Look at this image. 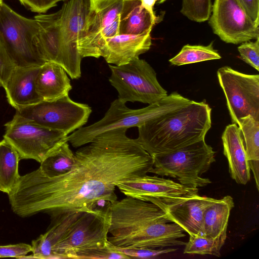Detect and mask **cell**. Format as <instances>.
Returning a JSON list of instances; mask_svg holds the SVG:
<instances>
[{"label":"cell","instance_id":"30bf717a","mask_svg":"<svg viewBox=\"0 0 259 259\" xmlns=\"http://www.w3.org/2000/svg\"><path fill=\"white\" fill-rule=\"evenodd\" d=\"M91 113L92 109L88 105L74 102L67 95L19 108L15 114L68 136L82 127Z\"/></svg>","mask_w":259,"mask_h":259},{"label":"cell","instance_id":"8992f818","mask_svg":"<svg viewBox=\"0 0 259 259\" xmlns=\"http://www.w3.org/2000/svg\"><path fill=\"white\" fill-rule=\"evenodd\" d=\"M214 154L203 139L170 153L152 156L153 166L149 173L172 178L190 187H204L211 182L201 176L215 161Z\"/></svg>","mask_w":259,"mask_h":259},{"label":"cell","instance_id":"484cf974","mask_svg":"<svg viewBox=\"0 0 259 259\" xmlns=\"http://www.w3.org/2000/svg\"><path fill=\"white\" fill-rule=\"evenodd\" d=\"M221 58L218 51L213 48L212 41L207 46L185 45L169 62L171 65L181 66Z\"/></svg>","mask_w":259,"mask_h":259},{"label":"cell","instance_id":"f1b7e54d","mask_svg":"<svg viewBox=\"0 0 259 259\" xmlns=\"http://www.w3.org/2000/svg\"><path fill=\"white\" fill-rule=\"evenodd\" d=\"M211 0H182L181 13L197 22L208 20L212 11Z\"/></svg>","mask_w":259,"mask_h":259},{"label":"cell","instance_id":"2e32d148","mask_svg":"<svg viewBox=\"0 0 259 259\" xmlns=\"http://www.w3.org/2000/svg\"><path fill=\"white\" fill-rule=\"evenodd\" d=\"M151 44V32L139 35L118 34L106 39L101 57L108 64L124 65L147 52Z\"/></svg>","mask_w":259,"mask_h":259},{"label":"cell","instance_id":"3957f363","mask_svg":"<svg viewBox=\"0 0 259 259\" xmlns=\"http://www.w3.org/2000/svg\"><path fill=\"white\" fill-rule=\"evenodd\" d=\"M211 108L204 102L189 104L139 126L137 141L152 157L198 141L211 126Z\"/></svg>","mask_w":259,"mask_h":259},{"label":"cell","instance_id":"4dcf8cb0","mask_svg":"<svg viewBox=\"0 0 259 259\" xmlns=\"http://www.w3.org/2000/svg\"><path fill=\"white\" fill-rule=\"evenodd\" d=\"M109 245L117 251L131 258H154L161 254L175 251L177 248H168L163 249L160 248L158 249L154 248H120L116 247L108 242Z\"/></svg>","mask_w":259,"mask_h":259},{"label":"cell","instance_id":"d6986e66","mask_svg":"<svg viewBox=\"0 0 259 259\" xmlns=\"http://www.w3.org/2000/svg\"><path fill=\"white\" fill-rule=\"evenodd\" d=\"M224 151L230 176L237 184L245 185L250 179V170L243 138L238 125H228L222 136Z\"/></svg>","mask_w":259,"mask_h":259},{"label":"cell","instance_id":"7c38bea8","mask_svg":"<svg viewBox=\"0 0 259 259\" xmlns=\"http://www.w3.org/2000/svg\"><path fill=\"white\" fill-rule=\"evenodd\" d=\"M211 13L208 23L224 42L237 45L259 38L258 26L238 0H214Z\"/></svg>","mask_w":259,"mask_h":259},{"label":"cell","instance_id":"9c48e42d","mask_svg":"<svg viewBox=\"0 0 259 259\" xmlns=\"http://www.w3.org/2000/svg\"><path fill=\"white\" fill-rule=\"evenodd\" d=\"M4 139L18 152L20 159L40 163L49 154L67 141V135L14 115L5 124Z\"/></svg>","mask_w":259,"mask_h":259},{"label":"cell","instance_id":"7402d4cb","mask_svg":"<svg viewBox=\"0 0 259 259\" xmlns=\"http://www.w3.org/2000/svg\"><path fill=\"white\" fill-rule=\"evenodd\" d=\"M19 155L6 140L0 142V191L9 194L17 183Z\"/></svg>","mask_w":259,"mask_h":259},{"label":"cell","instance_id":"ffe728a7","mask_svg":"<svg viewBox=\"0 0 259 259\" xmlns=\"http://www.w3.org/2000/svg\"><path fill=\"white\" fill-rule=\"evenodd\" d=\"M67 73L59 64L46 62L39 67L36 91L41 101H53L69 94L72 85Z\"/></svg>","mask_w":259,"mask_h":259},{"label":"cell","instance_id":"ab89813d","mask_svg":"<svg viewBox=\"0 0 259 259\" xmlns=\"http://www.w3.org/2000/svg\"><path fill=\"white\" fill-rule=\"evenodd\" d=\"M54 1H55L56 2L58 3L59 1H65V0H54Z\"/></svg>","mask_w":259,"mask_h":259},{"label":"cell","instance_id":"f35d334b","mask_svg":"<svg viewBox=\"0 0 259 259\" xmlns=\"http://www.w3.org/2000/svg\"><path fill=\"white\" fill-rule=\"evenodd\" d=\"M166 1H167V0H158L157 2H158V4H162V3H164V2H165Z\"/></svg>","mask_w":259,"mask_h":259},{"label":"cell","instance_id":"603a6c76","mask_svg":"<svg viewBox=\"0 0 259 259\" xmlns=\"http://www.w3.org/2000/svg\"><path fill=\"white\" fill-rule=\"evenodd\" d=\"M120 20L121 16L105 27L80 38L77 48L81 57L99 58L101 57L102 50L106 44V39L119 34Z\"/></svg>","mask_w":259,"mask_h":259},{"label":"cell","instance_id":"8d00e7d4","mask_svg":"<svg viewBox=\"0 0 259 259\" xmlns=\"http://www.w3.org/2000/svg\"><path fill=\"white\" fill-rule=\"evenodd\" d=\"M158 0H141L142 6L146 9L153 17H156L153 7Z\"/></svg>","mask_w":259,"mask_h":259},{"label":"cell","instance_id":"5bb4252c","mask_svg":"<svg viewBox=\"0 0 259 259\" xmlns=\"http://www.w3.org/2000/svg\"><path fill=\"white\" fill-rule=\"evenodd\" d=\"M39 24L38 41L46 62L59 64L72 79L81 76V69L74 63L65 47L61 28V10L35 16Z\"/></svg>","mask_w":259,"mask_h":259},{"label":"cell","instance_id":"6da1fadb","mask_svg":"<svg viewBox=\"0 0 259 259\" xmlns=\"http://www.w3.org/2000/svg\"><path fill=\"white\" fill-rule=\"evenodd\" d=\"M118 128L96 136L75 153L67 173L48 178L39 169L20 176L8 194L13 212L27 217L39 212L52 215L67 211L91 210L100 199L117 200L116 185L149 173L153 157L137 141Z\"/></svg>","mask_w":259,"mask_h":259},{"label":"cell","instance_id":"9a60e30c","mask_svg":"<svg viewBox=\"0 0 259 259\" xmlns=\"http://www.w3.org/2000/svg\"><path fill=\"white\" fill-rule=\"evenodd\" d=\"M217 200L213 198L197 195L159 207L165 213L170 222L178 225L189 236H204V212Z\"/></svg>","mask_w":259,"mask_h":259},{"label":"cell","instance_id":"7a4b0ae2","mask_svg":"<svg viewBox=\"0 0 259 259\" xmlns=\"http://www.w3.org/2000/svg\"><path fill=\"white\" fill-rule=\"evenodd\" d=\"M49 229L32 241L31 258H77V255L108 245L107 213L76 210L52 215Z\"/></svg>","mask_w":259,"mask_h":259},{"label":"cell","instance_id":"1f68e13d","mask_svg":"<svg viewBox=\"0 0 259 259\" xmlns=\"http://www.w3.org/2000/svg\"><path fill=\"white\" fill-rule=\"evenodd\" d=\"M77 258H118L127 259L129 257L111 247L108 242L106 247L95 249L79 253Z\"/></svg>","mask_w":259,"mask_h":259},{"label":"cell","instance_id":"44dd1931","mask_svg":"<svg viewBox=\"0 0 259 259\" xmlns=\"http://www.w3.org/2000/svg\"><path fill=\"white\" fill-rule=\"evenodd\" d=\"M234 207L233 198L227 195L208 207L204 212L203 231L205 236L215 239L227 238L231 210Z\"/></svg>","mask_w":259,"mask_h":259},{"label":"cell","instance_id":"8fae6325","mask_svg":"<svg viewBox=\"0 0 259 259\" xmlns=\"http://www.w3.org/2000/svg\"><path fill=\"white\" fill-rule=\"evenodd\" d=\"M220 85L224 93L232 123L250 115L259 121V75L247 74L229 66L217 71Z\"/></svg>","mask_w":259,"mask_h":259},{"label":"cell","instance_id":"cb8c5ba5","mask_svg":"<svg viewBox=\"0 0 259 259\" xmlns=\"http://www.w3.org/2000/svg\"><path fill=\"white\" fill-rule=\"evenodd\" d=\"M75 155L66 141L49 154L38 168L45 177L54 178L68 172L73 167Z\"/></svg>","mask_w":259,"mask_h":259},{"label":"cell","instance_id":"277c9868","mask_svg":"<svg viewBox=\"0 0 259 259\" xmlns=\"http://www.w3.org/2000/svg\"><path fill=\"white\" fill-rule=\"evenodd\" d=\"M107 213L108 241L120 248H143L156 223L170 222L158 205L130 196L112 203Z\"/></svg>","mask_w":259,"mask_h":259},{"label":"cell","instance_id":"5b68a950","mask_svg":"<svg viewBox=\"0 0 259 259\" xmlns=\"http://www.w3.org/2000/svg\"><path fill=\"white\" fill-rule=\"evenodd\" d=\"M191 102L192 100L177 92H173L146 107L132 109L117 99L111 103L102 118L92 124L76 130L67 136V141L72 147H80L104 132L118 128L138 127Z\"/></svg>","mask_w":259,"mask_h":259},{"label":"cell","instance_id":"74e56055","mask_svg":"<svg viewBox=\"0 0 259 259\" xmlns=\"http://www.w3.org/2000/svg\"><path fill=\"white\" fill-rule=\"evenodd\" d=\"M4 3V2L3 0H0V17H1V13L2 9V6L3 4Z\"/></svg>","mask_w":259,"mask_h":259},{"label":"cell","instance_id":"d4e9b609","mask_svg":"<svg viewBox=\"0 0 259 259\" xmlns=\"http://www.w3.org/2000/svg\"><path fill=\"white\" fill-rule=\"evenodd\" d=\"M156 21L146 9L138 3L124 18L120 20L119 34L139 35L151 32Z\"/></svg>","mask_w":259,"mask_h":259},{"label":"cell","instance_id":"52a82bcc","mask_svg":"<svg viewBox=\"0 0 259 259\" xmlns=\"http://www.w3.org/2000/svg\"><path fill=\"white\" fill-rule=\"evenodd\" d=\"M39 29L35 19L20 15L4 2L0 38L16 66H40L46 62L38 45Z\"/></svg>","mask_w":259,"mask_h":259},{"label":"cell","instance_id":"4316f807","mask_svg":"<svg viewBox=\"0 0 259 259\" xmlns=\"http://www.w3.org/2000/svg\"><path fill=\"white\" fill-rule=\"evenodd\" d=\"M240 129L248 160H259V121L250 115L241 118Z\"/></svg>","mask_w":259,"mask_h":259},{"label":"cell","instance_id":"836d02e7","mask_svg":"<svg viewBox=\"0 0 259 259\" xmlns=\"http://www.w3.org/2000/svg\"><path fill=\"white\" fill-rule=\"evenodd\" d=\"M30 252H32L31 245L23 243L0 246V257L21 258Z\"/></svg>","mask_w":259,"mask_h":259},{"label":"cell","instance_id":"83f0119b","mask_svg":"<svg viewBox=\"0 0 259 259\" xmlns=\"http://www.w3.org/2000/svg\"><path fill=\"white\" fill-rule=\"evenodd\" d=\"M226 239H213L205 236H190L183 253L220 256V250Z\"/></svg>","mask_w":259,"mask_h":259},{"label":"cell","instance_id":"4fadbf2b","mask_svg":"<svg viewBox=\"0 0 259 259\" xmlns=\"http://www.w3.org/2000/svg\"><path fill=\"white\" fill-rule=\"evenodd\" d=\"M116 187L126 196L150 202L158 206L199 195L198 188L157 175L136 177L120 182Z\"/></svg>","mask_w":259,"mask_h":259},{"label":"cell","instance_id":"d6a6232c","mask_svg":"<svg viewBox=\"0 0 259 259\" xmlns=\"http://www.w3.org/2000/svg\"><path fill=\"white\" fill-rule=\"evenodd\" d=\"M15 67L0 38V87H6Z\"/></svg>","mask_w":259,"mask_h":259},{"label":"cell","instance_id":"d590c367","mask_svg":"<svg viewBox=\"0 0 259 259\" xmlns=\"http://www.w3.org/2000/svg\"><path fill=\"white\" fill-rule=\"evenodd\" d=\"M250 170L252 171L257 189L259 190V160H248Z\"/></svg>","mask_w":259,"mask_h":259},{"label":"cell","instance_id":"ac0fdd59","mask_svg":"<svg viewBox=\"0 0 259 259\" xmlns=\"http://www.w3.org/2000/svg\"><path fill=\"white\" fill-rule=\"evenodd\" d=\"M39 67L16 66L13 70L4 89L8 102L16 110L41 101L35 88Z\"/></svg>","mask_w":259,"mask_h":259},{"label":"cell","instance_id":"ba28073f","mask_svg":"<svg viewBox=\"0 0 259 259\" xmlns=\"http://www.w3.org/2000/svg\"><path fill=\"white\" fill-rule=\"evenodd\" d=\"M110 84L118 93V99L126 103L139 102L151 104L167 95L159 83L156 73L145 60L136 58L119 66L109 65Z\"/></svg>","mask_w":259,"mask_h":259},{"label":"cell","instance_id":"e0dca14e","mask_svg":"<svg viewBox=\"0 0 259 259\" xmlns=\"http://www.w3.org/2000/svg\"><path fill=\"white\" fill-rule=\"evenodd\" d=\"M89 1L88 13L79 39L109 25L120 16L121 20L124 18L141 0Z\"/></svg>","mask_w":259,"mask_h":259},{"label":"cell","instance_id":"e575fe53","mask_svg":"<svg viewBox=\"0 0 259 259\" xmlns=\"http://www.w3.org/2000/svg\"><path fill=\"white\" fill-rule=\"evenodd\" d=\"M252 21L259 25V0H238Z\"/></svg>","mask_w":259,"mask_h":259},{"label":"cell","instance_id":"f546056e","mask_svg":"<svg viewBox=\"0 0 259 259\" xmlns=\"http://www.w3.org/2000/svg\"><path fill=\"white\" fill-rule=\"evenodd\" d=\"M238 51L241 60L259 71V38L241 43Z\"/></svg>","mask_w":259,"mask_h":259}]
</instances>
